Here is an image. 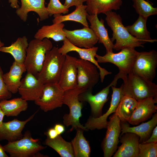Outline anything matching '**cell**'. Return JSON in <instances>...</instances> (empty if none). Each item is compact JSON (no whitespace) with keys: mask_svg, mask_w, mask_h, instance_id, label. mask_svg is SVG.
I'll return each instance as SVG.
<instances>
[{"mask_svg":"<svg viewBox=\"0 0 157 157\" xmlns=\"http://www.w3.org/2000/svg\"><path fill=\"white\" fill-rule=\"evenodd\" d=\"M105 14L107 23L113 32L110 39L113 42L116 41L113 49L118 51L127 47L135 49L138 47H144L143 44L147 42L132 35L123 24L122 19L119 15L112 11Z\"/></svg>","mask_w":157,"mask_h":157,"instance_id":"6da1fadb","label":"cell"},{"mask_svg":"<svg viewBox=\"0 0 157 157\" xmlns=\"http://www.w3.org/2000/svg\"><path fill=\"white\" fill-rule=\"evenodd\" d=\"M53 47L52 42L48 38L31 40L28 43L24 63L27 72L37 78L42 67L47 52Z\"/></svg>","mask_w":157,"mask_h":157,"instance_id":"7a4b0ae2","label":"cell"},{"mask_svg":"<svg viewBox=\"0 0 157 157\" xmlns=\"http://www.w3.org/2000/svg\"><path fill=\"white\" fill-rule=\"evenodd\" d=\"M124 95L137 101L149 97L157 99V85L131 73L123 79Z\"/></svg>","mask_w":157,"mask_h":157,"instance_id":"3957f363","label":"cell"},{"mask_svg":"<svg viewBox=\"0 0 157 157\" xmlns=\"http://www.w3.org/2000/svg\"><path fill=\"white\" fill-rule=\"evenodd\" d=\"M139 53L135 49L127 47L122 49L118 53L107 52L103 56L96 54L95 57L98 63H109L117 66L119 70L117 74L120 78L123 80L132 72Z\"/></svg>","mask_w":157,"mask_h":157,"instance_id":"277c9868","label":"cell"},{"mask_svg":"<svg viewBox=\"0 0 157 157\" xmlns=\"http://www.w3.org/2000/svg\"><path fill=\"white\" fill-rule=\"evenodd\" d=\"M3 147L5 151L11 157L46 156L40 153L46 147L40 144L39 139L33 138L29 131L25 132L21 139L13 142H8Z\"/></svg>","mask_w":157,"mask_h":157,"instance_id":"5b68a950","label":"cell"},{"mask_svg":"<svg viewBox=\"0 0 157 157\" xmlns=\"http://www.w3.org/2000/svg\"><path fill=\"white\" fill-rule=\"evenodd\" d=\"M53 47L48 51L42 69L37 78L43 84L58 83L65 57Z\"/></svg>","mask_w":157,"mask_h":157,"instance_id":"8992f818","label":"cell"},{"mask_svg":"<svg viewBox=\"0 0 157 157\" xmlns=\"http://www.w3.org/2000/svg\"><path fill=\"white\" fill-rule=\"evenodd\" d=\"M85 90L76 87L64 92L63 103L68 106L69 112V114H66L64 115L63 122L67 126H71V131L78 128H81L84 131H88L79 122V119L82 116L83 102L79 101L78 96Z\"/></svg>","mask_w":157,"mask_h":157,"instance_id":"52a82bcc","label":"cell"},{"mask_svg":"<svg viewBox=\"0 0 157 157\" xmlns=\"http://www.w3.org/2000/svg\"><path fill=\"white\" fill-rule=\"evenodd\" d=\"M157 66L156 50L139 52L131 73L152 82L156 76Z\"/></svg>","mask_w":157,"mask_h":157,"instance_id":"ba28073f","label":"cell"},{"mask_svg":"<svg viewBox=\"0 0 157 157\" xmlns=\"http://www.w3.org/2000/svg\"><path fill=\"white\" fill-rule=\"evenodd\" d=\"M119 78L118 75L116 74L110 84L94 95L92 94V90H86L79 94L80 101L87 102L90 105L91 116L96 118L102 115L103 108L108 99L110 88L112 86L115 87L117 80Z\"/></svg>","mask_w":157,"mask_h":157,"instance_id":"9c48e42d","label":"cell"},{"mask_svg":"<svg viewBox=\"0 0 157 157\" xmlns=\"http://www.w3.org/2000/svg\"><path fill=\"white\" fill-rule=\"evenodd\" d=\"M64 92L58 83L44 84L42 95L35 103L45 112L60 107Z\"/></svg>","mask_w":157,"mask_h":157,"instance_id":"30bf717a","label":"cell"},{"mask_svg":"<svg viewBox=\"0 0 157 157\" xmlns=\"http://www.w3.org/2000/svg\"><path fill=\"white\" fill-rule=\"evenodd\" d=\"M76 66V87L85 90H92L100 78L99 73L97 66L90 62L81 58H77Z\"/></svg>","mask_w":157,"mask_h":157,"instance_id":"8fae6325","label":"cell"},{"mask_svg":"<svg viewBox=\"0 0 157 157\" xmlns=\"http://www.w3.org/2000/svg\"><path fill=\"white\" fill-rule=\"evenodd\" d=\"M120 120L115 113L108 121L106 134L101 144L104 157H110L116 151L121 132Z\"/></svg>","mask_w":157,"mask_h":157,"instance_id":"7c38bea8","label":"cell"},{"mask_svg":"<svg viewBox=\"0 0 157 157\" xmlns=\"http://www.w3.org/2000/svg\"><path fill=\"white\" fill-rule=\"evenodd\" d=\"M98 47H93L91 48H85L76 46L71 43L66 38L63 41V44L58 48V51L62 55L65 56L70 51H75L77 52L81 59L91 62L96 65L99 71L100 78L101 82L104 81L105 77L112 73L105 69L102 67L95 59Z\"/></svg>","mask_w":157,"mask_h":157,"instance_id":"4fadbf2b","label":"cell"},{"mask_svg":"<svg viewBox=\"0 0 157 157\" xmlns=\"http://www.w3.org/2000/svg\"><path fill=\"white\" fill-rule=\"evenodd\" d=\"M111 87L113 92L109 109L105 113L99 117L94 118L91 116H90L84 126L88 130L106 128L108 117L111 114L115 113L121 99L124 95L123 84L122 83L119 88H116L113 86Z\"/></svg>","mask_w":157,"mask_h":157,"instance_id":"5bb4252c","label":"cell"},{"mask_svg":"<svg viewBox=\"0 0 157 157\" xmlns=\"http://www.w3.org/2000/svg\"><path fill=\"white\" fill-rule=\"evenodd\" d=\"M76 58L65 55L58 84L65 91L76 87L77 84Z\"/></svg>","mask_w":157,"mask_h":157,"instance_id":"9a60e30c","label":"cell"},{"mask_svg":"<svg viewBox=\"0 0 157 157\" xmlns=\"http://www.w3.org/2000/svg\"><path fill=\"white\" fill-rule=\"evenodd\" d=\"M63 31L66 38L71 43L78 47L91 48L98 42V39L93 30L89 27H84L81 29Z\"/></svg>","mask_w":157,"mask_h":157,"instance_id":"2e32d148","label":"cell"},{"mask_svg":"<svg viewBox=\"0 0 157 157\" xmlns=\"http://www.w3.org/2000/svg\"><path fill=\"white\" fill-rule=\"evenodd\" d=\"M44 86V84L34 75L27 72L21 80L18 92L23 99L35 101L42 95Z\"/></svg>","mask_w":157,"mask_h":157,"instance_id":"e0dca14e","label":"cell"},{"mask_svg":"<svg viewBox=\"0 0 157 157\" xmlns=\"http://www.w3.org/2000/svg\"><path fill=\"white\" fill-rule=\"evenodd\" d=\"M37 112L24 121L15 119L8 122H3L0 126V141L6 140L8 142H13L21 139L25 125L33 118Z\"/></svg>","mask_w":157,"mask_h":157,"instance_id":"ac0fdd59","label":"cell"},{"mask_svg":"<svg viewBox=\"0 0 157 157\" xmlns=\"http://www.w3.org/2000/svg\"><path fill=\"white\" fill-rule=\"evenodd\" d=\"M157 99L146 98L138 101L137 106L128 123L135 125L151 118L157 110Z\"/></svg>","mask_w":157,"mask_h":157,"instance_id":"d6986e66","label":"cell"},{"mask_svg":"<svg viewBox=\"0 0 157 157\" xmlns=\"http://www.w3.org/2000/svg\"><path fill=\"white\" fill-rule=\"evenodd\" d=\"M139 136L133 133H126L120 136L121 145L113 157H138L139 153Z\"/></svg>","mask_w":157,"mask_h":157,"instance_id":"ffe728a7","label":"cell"},{"mask_svg":"<svg viewBox=\"0 0 157 157\" xmlns=\"http://www.w3.org/2000/svg\"><path fill=\"white\" fill-rule=\"evenodd\" d=\"M21 6L17 9L16 13L24 22L27 19L28 14L30 11L36 13L42 21L48 19L49 15L45 6V0H21Z\"/></svg>","mask_w":157,"mask_h":157,"instance_id":"44dd1931","label":"cell"},{"mask_svg":"<svg viewBox=\"0 0 157 157\" xmlns=\"http://www.w3.org/2000/svg\"><path fill=\"white\" fill-rule=\"evenodd\" d=\"M122 135L126 133H133L139 137L140 143H142L147 140L150 136L152 131L157 124V114L153 115L151 119L148 121L143 123L137 126L130 127L127 122L120 121Z\"/></svg>","mask_w":157,"mask_h":157,"instance_id":"7402d4cb","label":"cell"},{"mask_svg":"<svg viewBox=\"0 0 157 157\" xmlns=\"http://www.w3.org/2000/svg\"><path fill=\"white\" fill-rule=\"evenodd\" d=\"M87 18L90 22V28L93 30L98 39V42L103 44L106 52L113 51L114 44L109 37L107 29L104 25V21L101 19L99 20L98 14H88Z\"/></svg>","mask_w":157,"mask_h":157,"instance_id":"603a6c76","label":"cell"},{"mask_svg":"<svg viewBox=\"0 0 157 157\" xmlns=\"http://www.w3.org/2000/svg\"><path fill=\"white\" fill-rule=\"evenodd\" d=\"M26 71L24 63L14 61L9 72L3 74V78L7 89L12 93L18 92L23 73Z\"/></svg>","mask_w":157,"mask_h":157,"instance_id":"cb8c5ba5","label":"cell"},{"mask_svg":"<svg viewBox=\"0 0 157 157\" xmlns=\"http://www.w3.org/2000/svg\"><path fill=\"white\" fill-rule=\"evenodd\" d=\"M86 10L88 14L92 15L105 14L112 10L119 9L122 0H87Z\"/></svg>","mask_w":157,"mask_h":157,"instance_id":"d4e9b609","label":"cell"},{"mask_svg":"<svg viewBox=\"0 0 157 157\" xmlns=\"http://www.w3.org/2000/svg\"><path fill=\"white\" fill-rule=\"evenodd\" d=\"M28 45V39L26 36H24L17 38L10 46L0 47V51L10 54L14 58L15 61L24 63Z\"/></svg>","mask_w":157,"mask_h":157,"instance_id":"484cf974","label":"cell"},{"mask_svg":"<svg viewBox=\"0 0 157 157\" xmlns=\"http://www.w3.org/2000/svg\"><path fill=\"white\" fill-rule=\"evenodd\" d=\"M64 26L63 22L43 26L38 31L34 38L41 40L47 38H51L56 42L63 41L66 38L63 30Z\"/></svg>","mask_w":157,"mask_h":157,"instance_id":"4316f807","label":"cell"},{"mask_svg":"<svg viewBox=\"0 0 157 157\" xmlns=\"http://www.w3.org/2000/svg\"><path fill=\"white\" fill-rule=\"evenodd\" d=\"M148 18L139 15L138 19L132 25L125 26L129 32L137 39L153 43L156 42V39H152L146 25Z\"/></svg>","mask_w":157,"mask_h":157,"instance_id":"83f0119b","label":"cell"},{"mask_svg":"<svg viewBox=\"0 0 157 157\" xmlns=\"http://www.w3.org/2000/svg\"><path fill=\"white\" fill-rule=\"evenodd\" d=\"M0 106L5 115L7 117L17 116L28 107L27 101L21 97L10 100L3 99L0 101Z\"/></svg>","mask_w":157,"mask_h":157,"instance_id":"f1b7e54d","label":"cell"},{"mask_svg":"<svg viewBox=\"0 0 157 157\" xmlns=\"http://www.w3.org/2000/svg\"><path fill=\"white\" fill-rule=\"evenodd\" d=\"M86 8V5L83 4L76 7L75 9L69 14L64 15H54L53 23H58L66 21H71L79 23L84 27H89L87 18L88 13Z\"/></svg>","mask_w":157,"mask_h":157,"instance_id":"f546056e","label":"cell"},{"mask_svg":"<svg viewBox=\"0 0 157 157\" xmlns=\"http://www.w3.org/2000/svg\"><path fill=\"white\" fill-rule=\"evenodd\" d=\"M76 133L71 142L74 157H89L91 149L89 142L83 135L84 130L80 128L76 129Z\"/></svg>","mask_w":157,"mask_h":157,"instance_id":"4dcf8cb0","label":"cell"},{"mask_svg":"<svg viewBox=\"0 0 157 157\" xmlns=\"http://www.w3.org/2000/svg\"><path fill=\"white\" fill-rule=\"evenodd\" d=\"M138 104L135 99L124 95L121 99L115 113L119 118L120 121L128 122Z\"/></svg>","mask_w":157,"mask_h":157,"instance_id":"1f68e13d","label":"cell"},{"mask_svg":"<svg viewBox=\"0 0 157 157\" xmlns=\"http://www.w3.org/2000/svg\"><path fill=\"white\" fill-rule=\"evenodd\" d=\"M44 144L54 150L61 157H74L71 142L65 141L60 135L53 139L47 137Z\"/></svg>","mask_w":157,"mask_h":157,"instance_id":"d6a6232c","label":"cell"},{"mask_svg":"<svg viewBox=\"0 0 157 157\" xmlns=\"http://www.w3.org/2000/svg\"><path fill=\"white\" fill-rule=\"evenodd\" d=\"M133 7L139 15L148 18L157 14V8L152 6L153 4L146 0H133Z\"/></svg>","mask_w":157,"mask_h":157,"instance_id":"836d02e7","label":"cell"},{"mask_svg":"<svg viewBox=\"0 0 157 157\" xmlns=\"http://www.w3.org/2000/svg\"><path fill=\"white\" fill-rule=\"evenodd\" d=\"M138 157H156L157 142L140 143Z\"/></svg>","mask_w":157,"mask_h":157,"instance_id":"e575fe53","label":"cell"},{"mask_svg":"<svg viewBox=\"0 0 157 157\" xmlns=\"http://www.w3.org/2000/svg\"><path fill=\"white\" fill-rule=\"evenodd\" d=\"M47 8L50 16L65 14L69 12V8L62 4L59 0H50Z\"/></svg>","mask_w":157,"mask_h":157,"instance_id":"d590c367","label":"cell"},{"mask_svg":"<svg viewBox=\"0 0 157 157\" xmlns=\"http://www.w3.org/2000/svg\"><path fill=\"white\" fill-rule=\"evenodd\" d=\"M3 73L0 66V100L8 99L12 96V93L8 90L3 78Z\"/></svg>","mask_w":157,"mask_h":157,"instance_id":"8d00e7d4","label":"cell"},{"mask_svg":"<svg viewBox=\"0 0 157 157\" xmlns=\"http://www.w3.org/2000/svg\"><path fill=\"white\" fill-rule=\"evenodd\" d=\"M87 0H65L64 5L69 8V7L75 6L76 7L83 4Z\"/></svg>","mask_w":157,"mask_h":157,"instance_id":"74e56055","label":"cell"},{"mask_svg":"<svg viewBox=\"0 0 157 157\" xmlns=\"http://www.w3.org/2000/svg\"><path fill=\"white\" fill-rule=\"evenodd\" d=\"M157 142V126H156L153 129L149 138L142 143Z\"/></svg>","mask_w":157,"mask_h":157,"instance_id":"f35d334b","label":"cell"},{"mask_svg":"<svg viewBox=\"0 0 157 157\" xmlns=\"http://www.w3.org/2000/svg\"><path fill=\"white\" fill-rule=\"evenodd\" d=\"M45 133L47 137L51 139H54L58 135L54 128L49 129Z\"/></svg>","mask_w":157,"mask_h":157,"instance_id":"ab89813d","label":"cell"},{"mask_svg":"<svg viewBox=\"0 0 157 157\" xmlns=\"http://www.w3.org/2000/svg\"><path fill=\"white\" fill-rule=\"evenodd\" d=\"M58 135H61L65 131V128L64 126L60 124H56L54 127Z\"/></svg>","mask_w":157,"mask_h":157,"instance_id":"60d3db41","label":"cell"},{"mask_svg":"<svg viewBox=\"0 0 157 157\" xmlns=\"http://www.w3.org/2000/svg\"><path fill=\"white\" fill-rule=\"evenodd\" d=\"M8 2L10 3V6L12 8L17 9L19 8L17 0H8Z\"/></svg>","mask_w":157,"mask_h":157,"instance_id":"b9f144b4","label":"cell"},{"mask_svg":"<svg viewBox=\"0 0 157 157\" xmlns=\"http://www.w3.org/2000/svg\"><path fill=\"white\" fill-rule=\"evenodd\" d=\"M5 152L3 147L0 144V157H8Z\"/></svg>","mask_w":157,"mask_h":157,"instance_id":"7bdbcfd3","label":"cell"},{"mask_svg":"<svg viewBox=\"0 0 157 157\" xmlns=\"http://www.w3.org/2000/svg\"><path fill=\"white\" fill-rule=\"evenodd\" d=\"M5 115V114L0 106V126L3 122V120Z\"/></svg>","mask_w":157,"mask_h":157,"instance_id":"ee69618b","label":"cell"},{"mask_svg":"<svg viewBox=\"0 0 157 157\" xmlns=\"http://www.w3.org/2000/svg\"><path fill=\"white\" fill-rule=\"evenodd\" d=\"M4 45V43L2 42L0 40V47L3 46Z\"/></svg>","mask_w":157,"mask_h":157,"instance_id":"f6af8a7d","label":"cell"},{"mask_svg":"<svg viewBox=\"0 0 157 157\" xmlns=\"http://www.w3.org/2000/svg\"><path fill=\"white\" fill-rule=\"evenodd\" d=\"M147 0V1H149L148 0Z\"/></svg>","mask_w":157,"mask_h":157,"instance_id":"bcb514c9","label":"cell"}]
</instances>
